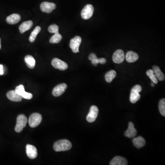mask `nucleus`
I'll use <instances>...</instances> for the list:
<instances>
[{"label": "nucleus", "mask_w": 165, "mask_h": 165, "mask_svg": "<svg viewBox=\"0 0 165 165\" xmlns=\"http://www.w3.org/2000/svg\"><path fill=\"white\" fill-rule=\"evenodd\" d=\"M72 146L71 143L68 140H62L55 142L53 148L56 152H60L70 150Z\"/></svg>", "instance_id": "f257e3e1"}, {"label": "nucleus", "mask_w": 165, "mask_h": 165, "mask_svg": "<svg viewBox=\"0 0 165 165\" xmlns=\"http://www.w3.org/2000/svg\"><path fill=\"white\" fill-rule=\"evenodd\" d=\"M142 91V87L140 85H136L132 89L130 96V101L132 103H136L140 99V92Z\"/></svg>", "instance_id": "f03ea898"}, {"label": "nucleus", "mask_w": 165, "mask_h": 165, "mask_svg": "<svg viewBox=\"0 0 165 165\" xmlns=\"http://www.w3.org/2000/svg\"><path fill=\"white\" fill-rule=\"evenodd\" d=\"M27 122V118L25 115L21 114L18 116L17 119L16 125L15 127V131L17 132H21L26 125Z\"/></svg>", "instance_id": "7ed1b4c3"}, {"label": "nucleus", "mask_w": 165, "mask_h": 165, "mask_svg": "<svg viewBox=\"0 0 165 165\" xmlns=\"http://www.w3.org/2000/svg\"><path fill=\"white\" fill-rule=\"evenodd\" d=\"M42 116L38 113L32 114L29 120V123L31 127H35L38 126L42 121Z\"/></svg>", "instance_id": "20e7f679"}, {"label": "nucleus", "mask_w": 165, "mask_h": 165, "mask_svg": "<svg viewBox=\"0 0 165 165\" xmlns=\"http://www.w3.org/2000/svg\"><path fill=\"white\" fill-rule=\"evenodd\" d=\"M94 8L91 4H87L82 10L81 15L84 20H89L92 16L94 13Z\"/></svg>", "instance_id": "39448f33"}, {"label": "nucleus", "mask_w": 165, "mask_h": 165, "mask_svg": "<svg viewBox=\"0 0 165 165\" xmlns=\"http://www.w3.org/2000/svg\"><path fill=\"white\" fill-rule=\"evenodd\" d=\"M99 109L96 106H92L90 108L89 114L86 117V120L89 122H93L96 121L98 116Z\"/></svg>", "instance_id": "423d86ee"}, {"label": "nucleus", "mask_w": 165, "mask_h": 165, "mask_svg": "<svg viewBox=\"0 0 165 165\" xmlns=\"http://www.w3.org/2000/svg\"><path fill=\"white\" fill-rule=\"evenodd\" d=\"M82 39L80 37L77 36L75 38H72L70 41V47L74 53L79 52V47L81 43Z\"/></svg>", "instance_id": "0eeeda50"}, {"label": "nucleus", "mask_w": 165, "mask_h": 165, "mask_svg": "<svg viewBox=\"0 0 165 165\" xmlns=\"http://www.w3.org/2000/svg\"><path fill=\"white\" fill-rule=\"evenodd\" d=\"M51 64L54 68L60 70H65L68 68L67 63L58 58H54L51 62Z\"/></svg>", "instance_id": "6e6552de"}, {"label": "nucleus", "mask_w": 165, "mask_h": 165, "mask_svg": "<svg viewBox=\"0 0 165 165\" xmlns=\"http://www.w3.org/2000/svg\"><path fill=\"white\" fill-rule=\"evenodd\" d=\"M125 59L124 53L120 49L115 51L112 56V60L115 63L120 64L122 63Z\"/></svg>", "instance_id": "1a4fd4ad"}, {"label": "nucleus", "mask_w": 165, "mask_h": 165, "mask_svg": "<svg viewBox=\"0 0 165 165\" xmlns=\"http://www.w3.org/2000/svg\"><path fill=\"white\" fill-rule=\"evenodd\" d=\"M56 8V5L51 2H43L41 5V10L46 13H51Z\"/></svg>", "instance_id": "9d476101"}, {"label": "nucleus", "mask_w": 165, "mask_h": 165, "mask_svg": "<svg viewBox=\"0 0 165 165\" xmlns=\"http://www.w3.org/2000/svg\"><path fill=\"white\" fill-rule=\"evenodd\" d=\"M67 88V85L65 83L61 84L55 87L52 91V94L55 97H58L64 93Z\"/></svg>", "instance_id": "9b49d317"}, {"label": "nucleus", "mask_w": 165, "mask_h": 165, "mask_svg": "<svg viewBox=\"0 0 165 165\" xmlns=\"http://www.w3.org/2000/svg\"><path fill=\"white\" fill-rule=\"evenodd\" d=\"M26 150L27 155L30 159H34L36 158L38 153L35 147L32 145L28 144L26 145Z\"/></svg>", "instance_id": "f8f14e48"}, {"label": "nucleus", "mask_w": 165, "mask_h": 165, "mask_svg": "<svg viewBox=\"0 0 165 165\" xmlns=\"http://www.w3.org/2000/svg\"><path fill=\"white\" fill-rule=\"evenodd\" d=\"M137 134V130L134 127V123L132 122H129L127 130L125 132L124 135L128 138H134Z\"/></svg>", "instance_id": "ddd939ff"}, {"label": "nucleus", "mask_w": 165, "mask_h": 165, "mask_svg": "<svg viewBox=\"0 0 165 165\" xmlns=\"http://www.w3.org/2000/svg\"><path fill=\"white\" fill-rule=\"evenodd\" d=\"M127 160L120 156L114 157L110 163V165H127Z\"/></svg>", "instance_id": "4468645a"}, {"label": "nucleus", "mask_w": 165, "mask_h": 165, "mask_svg": "<svg viewBox=\"0 0 165 165\" xmlns=\"http://www.w3.org/2000/svg\"><path fill=\"white\" fill-rule=\"evenodd\" d=\"M7 98L10 101L15 102H20L22 100V97L15 90H11L7 94Z\"/></svg>", "instance_id": "2eb2a0df"}, {"label": "nucleus", "mask_w": 165, "mask_h": 165, "mask_svg": "<svg viewBox=\"0 0 165 165\" xmlns=\"http://www.w3.org/2000/svg\"><path fill=\"white\" fill-rule=\"evenodd\" d=\"M132 142L134 146L138 149L143 147L145 145V140L144 138L142 136H139L135 138L132 140Z\"/></svg>", "instance_id": "dca6fc26"}, {"label": "nucleus", "mask_w": 165, "mask_h": 165, "mask_svg": "<svg viewBox=\"0 0 165 165\" xmlns=\"http://www.w3.org/2000/svg\"><path fill=\"white\" fill-rule=\"evenodd\" d=\"M21 17L18 14H13L7 17L6 19L7 22L10 25H15L20 21Z\"/></svg>", "instance_id": "f3484780"}, {"label": "nucleus", "mask_w": 165, "mask_h": 165, "mask_svg": "<svg viewBox=\"0 0 165 165\" xmlns=\"http://www.w3.org/2000/svg\"><path fill=\"white\" fill-rule=\"evenodd\" d=\"M125 58L128 62H135L139 59V55L134 51H129L126 53Z\"/></svg>", "instance_id": "a211bd4d"}, {"label": "nucleus", "mask_w": 165, "mask_h": 165, "mask_svg": "<svg viewBox=\"0 0 165 165\" xmlns=\"http://www.w3.org/2000/svg\"><path fill=\"white\" fill-rule=\"evenodd\" d=\"M33 22L31 20L28 21L22 22L19 27L20 32L21 34H23L25 32L31 28L33 26Z\"/></svg>", "instance_id": "6ab92c4d"}, {"label": "nucleus", "mask_w": 165, "mask_h": 165, "mask_svg": "<svg viewBox=\"0 0 165 165\" xmlns=\"http://www.w3.org/2000/svg\"><path fill=\"white\" fill-rule=\"evenodd\" d=\"M152 70H153L154 74L156 76V77L159 80L163 81L165 80V75L162 73L159 67H158L157 66H154L153 67V68H152Z\"/></svg>", "instance_id": "aec40b11"}, {"label": "nucleus", "mask_w": 165, "mask_h": 165, "mask_svg": "<svg viewBox=\"0 0 165 165\" xmlns=\"http://www.w3.org/2000/svg\"><path fill=\"white\" fill-rule=\"evenodd\" d=\"M25 62L29 68L33 69L35 65V61L34 57L30 55H28L25 58Z\"/></svg>", "instance_id": "412c9836"}, {"label": "nucleus", "mask_w": 165, "mask_h": 165, "mask_svg": "<svg viewBox=\"0 0 165 165\" xmlns=\"http://www.w3.org/2000/svg\"><path fill=\"white\" fill-rule=\"evenodd\" d=\"M117 73L115 71L111 70L108 72L105 75V80L106 82L110 83L116 77Z\"/></svg>", "instance_id": "4be33fe9"}, {"label": "nucleus", "mask_w": 165, "mask_h": 165, "mask_svg": "<svg viewBox=\"0 0 165 165\" xmlns=\"http://www.w3.org/2000/svg\"><path fill=\"white\" fill-rule=\"evenodd\" d=\"M41 30V28L40 26L36 27L35 30H33L29 38V41L31 42H34L35 40L36 36L38 34L40 33Z\"/></svg>", "instance_id": "5701e85b"}, {"label": "nucleus", "mask_w": 165, "mask_h": 165, "mask_svg": "<svg viewBox=\"0 0 165 165\" xmlns=\"http://www.w3.org/2000/svg\"><path fill=\"white\" fill-rule=\"evenodd\" d=\"M62 39V36L59 33L54 34L50 39V42L51 44H57L60 42Z\"/></svg>", "instance_id": "b1692460"}, {"label": "nucleus", "mask_w": 165, "mask_h": 165, "mask_svg": "<svg viewBox=\"0 0 165 165\" xmlns=\"http://www.w3.org/2000/svg\"><path fill=\"white\" fill-rule=\"evenodd\" d=\"M146 75L150 77L151 80L152 81L154 84H157L158 83V80L154 75L152 70L149 69L147 71Z\"/></svg>", "instance_id": "393cba45"}, {"label": "nucleus", "mask_w": 165, "mask_h": 165, "mask_svg": "<svg viewBox=\"0 0 165 165\" xmlns=\"http://www.w3.org/2000/svg\"><path fill=\"white\" fill-rule=\"evenodd\" d=\"M159 109L160 113L163 117L165 116V99L160 100L159 103Z\"/></svg>", "instance_id": "a878e982"}, {"label": "nucleus", "mask_w": 165, "mask_h": 165, "mask_svg": "<svg viewBox=\"0 0 165 165\" xmlns=\"http://www.w3.org/2000/svg\"><path fill=\"white\" fill-rule=\"evenodd\" d=\"M48 31L54 34L59 33V27L56 25H51L48 28Z\"/></svg>", "instance_id": "bb28decb"}, {"label": "nucleus", "mask_w": 165, "mask_h": 165, "mask_svg": "<svg viewBox=\"0 0 165 165\" xmlns=\"http://www.w3.org/2000/svg\"><path fill=\"white\" fill-rule=\"evenodd\" d=\"M15 91L17 92V94H19L20 96H22V95L25 94V87L22 85H20L17 86L16 88Z\"/></svg>", "instance_id": "cd10ccee"}, {"label": "nucleus", "mask_w": 165, "mask_h": 165, "mask_svg": "<svg viewBox=\"0 0 165 165\" xmlns=\"http://www.w3.org/2000/svg\"><path fill=\"white\" fill-rule=\"evenodd\" d=\"M22 97L24 99H27V100H30L33 97V95L31 93L25 92V94L22 95Z\"/></svg>", "instance_id": "c85d7f7f"}, {"label": "nucleus", "mask_w": 165, "mask_h": 165, "mask_svg": "<svg viewBox=\"0 0 165 165\" xmlns=\"http://www.w3.org/2000/svg\"><path fill=\"white\" fill-rule=\"evenodd\" d=\"M91 63L93 65L95 66H96L97 65V64L99 63V58H96L95 59H93L91 61Z\"/></svg>", "instance_id": "c756f323"}, {"label": "nucleus", "mask_w": 165, "mask_h": 165, "mask_svg": "<svg viewBox=\"0 0 165 165\" xmlns=\"http://www.w3.org/2000/svg\"><path fill=\"white\" fill-rule=\"evenodd\" d=\"M97 56H96V54H95L94 53H91L90 56H89V59L90 61H91L92 60L95 59V58H97Z\"/></svg>", "instance_id": "7c9ffc66"}, {"label": "nucleus", "mask_w": 165, "mask_h": 165, "mask_svg": "<svg viewBox=\"0 0 165 165\" xmlns=\"http://www.w3.org/2000/svg\"><path fill=\"white\" fill-rule=\"evenodd\" d=\"M99 63L101 64H104L106 63V60L105 58H99Z\"/></svg>", "instance_id": "2f4dec72"}, {"label": "nucleus", "mask_w": 165, "mask_h": 165, "mask_svg": "<svg viewBox=\"0 0 165 165\" xmlns=\"http://www.w3.org/2000/svg\"><path fill=\"white\" fill-rule=\"evenodd\" d=\"M3 68V66L2 65H0V75H3L4 73Z\"/></svg>", "instance_id": "473e14b6"}, {"label": "nucleus", "mask_w": 165, "mask_h": 165, "mask_svg": "<svg viewBox=\"0 0 165 165\" xmlns=\"http://www.w3.org/2000/svg\"><path fill=\"white\" fill-rule=\"evenodd\" d=\"M151 86L152 87H154V86H155V84H154L153 82H152L151 83Z\"/></svg>", "instance_id": "72a5a7b5"}, {"label": "nucleus", "mask_w": 165, "mask_h": 165, "mask_svg": "<svg viewBox=\"0 0 165 165\" xmlns=\"http://www.w3.org/2000/svg\"><path fill=\"white\" fill-rule=\"evenodd\" d=\"M1 38H0V49H1Z\"/></svg>", "instance_id": "f704fd0d"}]
</instances>
